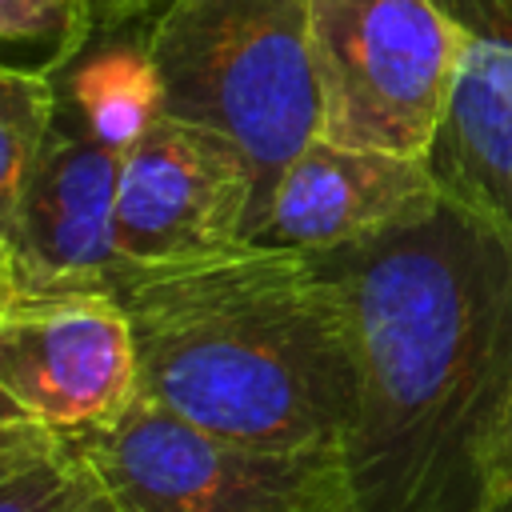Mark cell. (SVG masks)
<instances>
[{"label": "cell", "mask_w": 512, "mask_h": 512, "mask_svg": "<svg viewBox=\"0 0 512 512\" xmlns=\"http://www.w3.org/2000/svg\"><path fill=\"white\" fill-rule=\"evenodd\" d=\"M352 316L360 400L344 460L360 512H484L512 392V240L436 200L312 252Z\"/></svg>", "instance_id": "obj_1"}, {"label": "cell", "mask_w": 512, "mask_h": 512, "mask_svg": "<svg viewBox=\"0 0 512 512\" xmlns=\"http://www.w3.org/2000/svg\"><path fill=\"white\" fill-rule=\"evenodd\" d=\"M140 396L260 448H344L360 364L340 284L312 252L240 240L184 260H120Z\"/></svg>", "instance_id": "obj_2"}, {"label": "cell", "mask_w": 512, "mask_h": 512, "mask_svg": "<svg viewBox=\"0 0 512 512\" xmlns=\"http://www.w3.org/2000/svg\"><path fill=\"white\" fill-rule=\"evenodd\" d=\"M164 112L228 136L256 180L248 240L260 236L272 188L320 136L308 44V0H172L148 24Z\"/></svg>", "instance_id": "obj_3"}, {"label": "cell", "mask_w": 512, "mask_h": 512, "mask_svg": "<svg viewBox=\"0 0 512 512\" xmlns=\"http://www.w3.org/2000/svg\"><path fill=\"white\" fill-rule=\"evenodd\" d=\"M120 512H360L344 448H260L136 396L112 424L64 432Z\"/></svg>", "instance_id": "obj_4"}, {"label": "cell", "mask_w": 512, "mask_h": 512, "mask_svg": "<svg viewBox=\"0 0 512 512\" xmlns=\"http://www.w3.org/2000/svg\"><path fill=\"white\" fill-rule=\"evenodd\" d=\"M468 40L436 0H308L320 140L424 160Z\"/></svg>", "instance_id": "obj_5"}, {"label": "cell", "mask_w": 512, "mask_h": 512, "mask_svg": "<svg viewBox=\"0 0 512 512\" xmlns=\"http://www.w3.org/2000/svg\"><path fill=\"white\" fill-rule=\"evenodd\" d=\"M4 412L56 432L112 424L140 396L128 312L112 292L0 296Z\"/></svg>", "instance_id": "obj_6"}, {"label": "cell", "mask_w": 512, "mask_h": 512, "mask_svg": "<svg viewBox=\"0 0 512 512\" xmlns=\"http://www.w3.org/2000/svg\"><path fill=\"white\" fill-rule=\"evenodd\" d=\"M256 180L244 152L200 124L160 116L120 160L116 244L124 260H184L248 240Z\"/></svg>", "instance_id": "obj_7"}, {"label": "cell", "mask_w": 512, "mask_h": 512, "mask_svg": "<svg viewBox=\"0 0 512 512\" xmlns=\"http://www.w3.org/2000/svg\"><path fill=\"white\" fill-rule=\"evenodd\" d=\"M120 160L56 120L12 220L0 224V296L20 292H112Z\"/></svg>", "instance_id": "obj_8"}, {"label": "cell", "mask_w": 512, "mask_h": 512, "mask_svg": "<svg viewBox=\"0 0 512 512\" xmlns=\"http://www.w3.org/2000/svg\"><path fill=\"white\" fill-rule=\"evenodd\" d=\"M436 200L440 188L424 160L340 148L316 136L280 172L256 240L332 252L368 240Z\"/></svg>", "instance_id": "obj_9"}, {"label": "cell", "mask_w": 512, "mask_h": 512, "mask_svg": "<svg viewBox=\"0 0 512 512\" xmlns=\"http://www.w3.org/2000/svg\"><path fill=\"white\" fill-rule=\"evenodd\" d=\"M424 164L444 200L512 240V36L472 32Z\"/></svg>", "instance_id": "obj_10"}, {"label": "cell", "mask_w": 512, "mask_h": 512, "mask_svg": "<svg viewBox=\"0 0 512 512\" xmlns=\"http://www.w3.org/2000/svg\"><path fill=\"white\" fill-rule=\"evenodd\" d=\"M68 104L92 140L128 156L140 136L164 116V80L144 36L108 40L68 76Z\"/></svg>", "instance_id": "obj_11"}, {"label": "cell", "mask_w": 512, "mask_h": 512, "mask_svg": "<svg viewBox=\"0 0 512 512\" xmlns=\"http://www.w3.org/2000/svg\"><path fill=\"white\" fill-rule=\"evenodd\" d=\"M88 484L92 468L64 432L0 412V512H80Z\"/></svg>", "instance_id": "obj_12"}, {"label": "cell", "mask_w": 512, "mask_h": 512, "mask_svg": "<svg viewBox=\"0 0 512 512\" xmlns=\"http://www.w3.org/2000/svg\"><path fill=\"white\" fill-rule=\"evenodd\" d=\"M60 96L52 76L4 64L0 68V224L12 220L36 172V160L56 128Z\"/></svg>", "instance_id": "obj_13"}, {"label": "cell", "mask_w": 512, "mask_h": 512, "mask_svg": "<svg viewBox=\"0 0 512 512\" xmlns=\"http://www.w3.org/2000/svg\"><path fill=\"white\" fill-rule=\"evenodd\" d=\"M96 32L92 0H0L4 44H44V76L76 64Z\"/></svg>", "instance_id": "obj_14"}, {"label": "cell", "mask_w": 512, "mask_h": 512, "mask_svg": "<svg viewBox=\"0 0 512 512\" xmlns=\"http://www.w3.org/2000/svg\"><path fill=\"white\" fill-rule=\"evenodd\" d=\"M476 36H512V0H436Z\"/></svg>", "instance_id": "obj_15"}, {"label": "cell", "mask_w": 512, "mask_h": 512, "mask_svg": "<svg viewBox=\"0 0 512 512\" xmlns=\"http://www.w3.org/2000/svg\"><path fill=\"white\" fill-rule=\"evenodd\" d=\"M96 8V32H120L132 24H156L172 0H92Z\"/></svg>", "instance_id": "obj_16"}, {"label": "cell", "mask_w": 512, "mask_h": 512, "mask_svg": "<svg viewBox=\"0 0 512 512\" xmlns=\"http://www.w3.org/2000/svg\"><path fill=\"white\" fill-rule=\"evenodd\" d=\"M488 472H492V492L512 488V392H508V404H504V416H500V428H496V440H492Z\"/></svg>", "instance_id": "obj_17"}, {"label": "cell", "mask_w": 512, "mask_h": 512, "mask_svg": "<svg viewBox=\"0 0 512 512\" xmlns=\"http://www.w3.org/2000/svg\"><path fill=\"white\" fill-rule=\"evenodd\" d=\"M92 468V464H88ZM80 512H120V504L112 500V492L104 488V480L92 472V484H88V496H84V504H80Z\"/></svg>", "instance_id": "obj_18"}, {"label": "cell", "mask_w": 512, "mask_h": 512, "mask_svg": "<svg viewBox=\"0 0 512 512\" xmlns=\"http://www.w3.org/2000/svg\"><path fill=\"white\" fill-rule=\"evenodd\" d=\"M484 512H512V488H496Z\"/></svg>", "instance_id": "obj_19"}]
</instances>
